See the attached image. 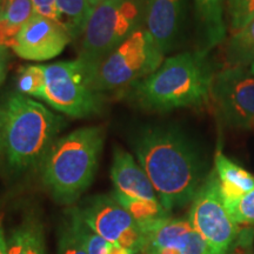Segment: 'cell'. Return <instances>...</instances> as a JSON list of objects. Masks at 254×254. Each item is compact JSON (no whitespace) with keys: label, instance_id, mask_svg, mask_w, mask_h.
<instances>
[{"label":"cell","instance_id":"28","mask_svg":"<svg viewBox=\"0 0 254 254\" xmlns=\"http://www.w3.org/2000/svg\"><path fill=\"white\" fill-rule=\"evenodd\" d=\"M7 64H8V52L6 46H0V86L5 81L7 74Z\"/></svg>","mask_w":254,"mask_h":254},{"label":"cell","instance_id":"14","mask_svg":"<svg viewBox=\"0 0 254 254\" xmlns=\"http://www.w3.org/2000/svg\"><path fill=\"white\" fill-rule=\"evenodd\" d=\"M111 178L116 186V192L131 198L142 200H159L154 187L144 168L131 154L117 147L114 150Z\"/></svg>","mask_w":254,"mask_h":254},{"label":"cell","instance_id":"8","mask_svg":"<svg viewBox=\"0 0 254 254\" xmlns=\"http://www.w3.org/2000/svg\"><path fill=\"white\" fill-rule=\"evenodd\" d=\"M189 221L204 239L206 254L228 253L239 226L225 206L215 170L205 178L192 200Z\"/></svg>","mask_w":254,"mask_h":254},{"label":"cell","instance_id":"13","mask_svg":"<svg viewBox=\"0 0 254 254\" xmlns=\"http://www.w3.org/2000/svg\"><path fill=\"white\" fill-rule=\"evenodd\" d=\"M185 0H146L145 25L154 43L167 52L178 36L184 13Z\"/></svg>","mask_w":254,"mask_h":254},{"label":"cell","instance_id":"32","mask_svg":"<svg viewBox=\"0 0 254 254\" xmlns=\"http://www.w3.org/2000/svg\"><path fill=\"white\" fill-rule=\"evenodd\" d=\"M155 254H182V253L176 249H172V247H165V249L159 250Z\"/></svg>","mask_w":254,"mask_h":254},{"label":"cell","instance_id":"2","mask_svg":"<svg viewBox=\"0 0 254 254\" xmlns=\"http://www.w3.org/2000/svg\"><path fill=\"white\" fill-rule=\"evenodd\" d=\"M213 79L207 52H185L165 59L157 71L133 84L132 94L155 112L199 107L211 100Z\"/></svg>","mask_w":254,"mask_h":254},{"label":"cell","instance_id":"26","mask_svg":"<svg viewBox=\"0 0 254 254\" xmlns=\"http://www.w3.org/2000/svg\"><path fill=\"white\" fill-rule=\"evenodd\" d=\"M58 254H87L75 232L73 231L69 221L64 222L60 228Z\"/></svg>","mask_w":254,"mask_h":254},{"label":"cell","instance_id":"15","mask_svg":"<svg viewBox=\"0 0 254 254\" xmlns=\"http://www.w3.org/2000/svg\"><path fill=\"white\" fill-rule=\"evenodd\" d=\"M194 7L202 45L200 51L208 52L221 44L226 37L225 0H194Z\"/></svg>","mask_w":254,"mask_h":254},{"label":"cell","instance_id":"22","mask_svg":"<svg viewBox=\"0 0 254 254\" xmlns=\"http://www.w3.org/2000/svg\"><path fill=\"white\" fill-rule=\"evenodd\" d=\"M69 224L75 232L80 243L86 250L87 254H107L111 243L100 237L97 232H94L88 225L82 220L79 214L78 208H73L69 211Z\"/></svg>","mask_w":254,"mask_h":254},{"label":"cell","instance_id":"33","mask_svg":"<svg viewBox=\"0 0 254 254\" xmlns=\"http://www.w3.org/2000/svg\"><path fill=\"white\" fill-rule=\"evenodd\" d=\"M0 46H6L4 43V36H2V28H1V4H0Z\"/></svg>","mask_w":254,"mask_h":254},{"label":"cell","instance_id":"5","mask_svg":"<svg viewBox=\"0 0 254 254\" xmlns=\"http://www.w3.org/2000/svg\"><path fill=\"white\" fill-rule=\"evenodd\" d=\"M144 19V0H107L94 6L80 37L78 59L95 72L112 51L141 28Z\"/></svg>","mask_w":254,"mask_h":254},{"label":"cell","instance_id":"9","mask_svg":"<svg viewBox=\"0 0 254 254\" xmlns=\"http://www.w3.org/2000/svg\"><path fill=\"white\" fill-rule=\"evenodd\" d=\"M211 99L227 126L254 129V75L249 67H227L215 74Z\"/></svg>","mask_w":254,"mask_h":254},{"label":"cell","instance_id":"12","mask_svg":"<svg viewBox=\"0 0 254 254\" xmlns=\"http://www.w3.org/2000/svg\"><path fill=\"white\" fill-rule=\"evenodd\" d=\"M78 211L82 220L111 244H118L124 234L138 225L113 195L95 196Z\"/></svg>","mask_w":254,"mask_h":254},{"label":"cell","instance_id":"1","mask_svg":"<svg viewBox=\"0 0 254 254\" xmlns=\"http://www.w3.org/2000/svg\"><path fill=\"white\" fill-rule=\"evenodd\" d=\"M134 150L167 213L194 199L205 180L204 164L194 144L180 129L146 128L136 138Z\"/></svg>","mask_w":254,"mask_h":254},{"label":"cell","instance_id":"29","mask_svg":"<svg viewBox=\"0 0 254 254\" xmlns=\"http://www.w3.org/2000/svg\"><path fill=\"white\" fill-rule=\"evenodd\" d=\"M0 254H8L7 240L5 238V231L2 226V218L0 215Z\"/></svg>","mask_w":254,"mask_h":254},{"label":"cell","instance_id":"31","mask_svg":"<svg viewBox=\"0 0 254 254\" xmlns=\"http://www.w3.org/2000/svg\"><path fill=\"white\" fill-rule=\"evenodd\" d=\"M107 254H134L132 252H129L128 250L124 249L118 244H111L110 245V249H109V253Z\"/></svg>","mask_w":254,"mask_h":254},{"label":"cell","instance_id":"34","mask_svg":"<svg viewBox=\"0 0 254 254\" xmlns=\"http://www.w3.org/2000/svg\"><path fill=\"white\" fill-rule=\"evenodd\" d=\"M88 1H90V4H91L92 7H94V6L99 5V4H101V2L107 1V0H88Z\"/></svg>","mask_w":254,"mask_h":254},{"label":"cell","instance_id":"27","mask_svg":"<svg viewBox=\"0 0 254 254\" xmlns=\"http://www.w3.org/2000/svg\"><path fill=\"white\" fill-rule=\"evenodd\" d=\"M5 129H6V111L0 109V163L5 160Z\"/></svg>","mask_w":254,"mask_h":254},{"label":"cell","instance_id":"17","mask_svg":"<svg viewBox=\"0 0 254 254\" xmlns=\"http://www.w3.org/2000/svg\"><path fill=\"white\" fill-rule=\"evenodd\" d=\"M8 254H47L41 221L34 214L27 215L7 238Z\"/></svg>","mask_w":254,"mask_h":254},{"label":"cell","instance_id":"23","mask_svg":"<svg viewBox=\"0 0 254 254\" xmlns=\"http://www.w3.org/2000/svg\"><path fill=\"white\" fill-rule=\"evenodd\" d=\"M17 88L19 93L41 100L45 90L43 65H28L19 69Z\"/></svg>","mask_w":254,"mask_h":254},{"label":"cell","instance_id":"35","mask_svg":"<svg viewBox=\"0 0 254 254\" xmlns=\"http://www.w3.org/2000/svg\"><path fill=\"white\" fill-rule=\"evenodd\" d=\"M249 69H250V72L252 73V74L254 75V60H253V63L251 64V65L249 66Z\"/></svg>","mask_w":254,"mask_h":254},{"label":"cell","instance_id":"3","mask_svg":"<svg viewBox=\"0 0 254 254\" xmlns=\"http://www.w3.org/2000/svg\"><path fill=\"white\" fill-rule=\"evenodd\" d=\"M104 129L82 127L57 139L41 161L44 185L57 201L72 204L93 182L104 145Z\"/></svg>","mask_w":254,"mask_h":254},{"label":"cell","instance_id":"11","mask_svg":"<svg viewBox=\"0 0 254 254\" xmlns=\"http://www.w3.org/2000/svg\"><path fill=\"white\" fill-rule=\"evenodd\" d=\"M144 244L141 252L155 254L165 247H172L182 254H206V244L190 221L168 217L139 224Z\"/></svg>","mask_w":254,"mask_h":254},{"label":"cell","instance_id":"4","mask_svg":"<svg viewBox=\"0 0 254 254\" xmlns=\"http://www.w3.org/2000/svg\"><path fill=\"white\" fill-rule=\"evenodd\" d=\"M5 111V161L8 167L26 171L41 164L62 129V117L20 93L8 98Z\"/></svg>","mask_w":254,"mask_h":254},{"label":"cell","instance_id":"24","mask_svg":"<svg viewBox=\"0 0 254 254\" xmlns=\"http://www.w3.org/2000/svg\"><path fill=\"white\" fill-rule=\"evenodd\" d=\"M232 33L254 20V0H228Z\"/></svg>","mask_w":254,"mask_h":254},{"label":"cell","instance_id":"16","mask_svg":"<svg viewBox=\"0 0 254 254\" xmlns=\"http://www.w3.org/2000/svg\"><path fill=\"white\" fill-rule=\"evenodd\" d=\"M214 163V170L217 172L224 201L240 199L254 190V177L252 174L228 159L220 151L215 154Z\"/></svg>","mask_w":254,"mask_h":254},{"label":"cell","instance_id":"21","mask_svg":"<svg viewBox=\"0 0 254 254\" xmlns=\"http://www.w3.org/2000/svg\"><path fill=\"white\" fill-rule=\"evenodd\" d=\"M117 201L132 215L138 224L154 220V219L168 217L159 200H142L124 195L122 193L114 192L113 194Z\"/></svg>","mask_w":254,"mask_h":254},{"label":"cell","instance_id":"10","mask_svg":"<svg viewBox=\"0 0 254 254\" xmlns=\"http://www.w3.org/2000/svg\"><path fill=\"white\" fill-rule=\"evenodd\" d=\"M71 38L62 25L33 14L20 28L12 44L14 53L31 62H45L59 56Z\"/></svg>","mask_w":254,"mask_h":254},{"label":"cell","instance_id":"19","mask_svg":"<svg viewBox=\"0 0 254 254\" xmlns=\"http://www.w3.org/2000/svg\"><path fill=\"white\" fill-rule=\"evenodd\" d=\"M33 15L31 0H5L1 6V28L5 45H11L20 31Z\"/></svg>","mask_w":254,"mask_h":254},{"label":"cell","instance_id":"7","mask_svg":"<svg viewBox=\"0 0 254 254\" xmlns=\"http://www.w3.org/2000/svg\"><path fill=\"white\" fill-rule=\"evenodd\" d=\"M164 62V53L146 28H139L112 51L98 66L95 91L106 92L132 86L152 74Z\"/></svg>","mask_w":254,"mask_h":254},{"label":"cell","instance_id":"6","mask_svg":"<svg viewBox=\"0 0 254 254\" xmlns=\"http://www.w3.org/2000/svg\"><path fill=\"white\" fill-rule=\"evenodd\" d=\"M45 90L41 100L72 118H85L101 109V95L95 91V72L80 59L43 65Z\"/></svg>","mask_w":254,"mask_h":254},{"label":"cell","instance_id":"25","mask_svg":"<svg viewBox=\"0 0 254 254\" xmlns=\"http://www.w3.org/2000/svg\"><path fill=\"white\" fill-rule=\"evenodd\" d=\"M224 202L237 224H254V190L240 199Z\"/></svg>","mask_w":254,"mask_h":254},{"label":"cell","instance_id":"18","mask_svg":"<svg viewBox=\"0 0 254 254\" xmlns=\"http://www.w3.org/2000/svg\"><path fill=\"white\" fill-rule=\"evenodd\" d=\"M227 67H249L254 60V20L232 33L226 44Z\"/></svg>","mask_w":254,"mask_h":254},{"label":"cell","instance_id":"20","mask_svg":"<svg viewBox=\"0 0 254 254\" xmlns=\"http://www.w3.org/2000/svg\"><path fill=\"white\" fill-rule=\"evenodd\" d=\"M60 14L59 24L65 28L71 39L81 37L85 25L92 12L88 0H57Z\"/></svg>","mask_w":254,"mask_h":254},{"label":"cell","instance_id":"30","mask_svg":"<svg viewBox=\"0 0 254 254\" xmlns=\"http://www.w3.org/2000/svg\"><path fill=\"white\" fill-rule=\"evenodd\" d=\"M33 9L37 8H46V7H56L57 0H31Z\"/></svg>","mask_w":254,"mask_h":254}]
</instances>
